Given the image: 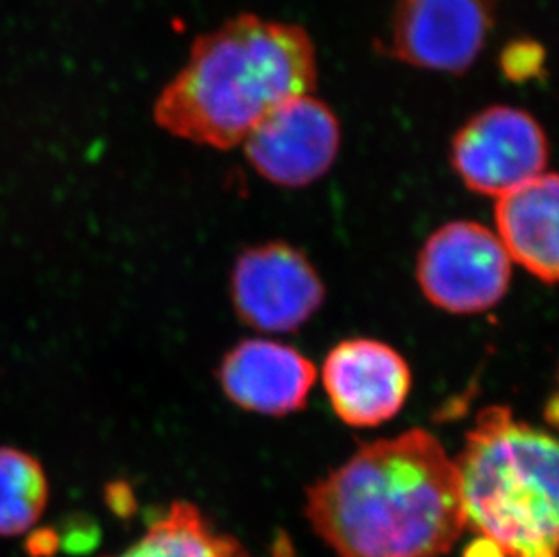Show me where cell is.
<instances>
[{
  "label": "cell",
  "mask_w": 559,
  "mask_h": 557,
  "mask_svg": "<svg viewBox=\"0 0 559 557\" xmlns=\"http://www.w3.org/2000/svg\"><path fill=\"white\" fill-rule=\"evenodd\" d=\"M305 514L338 557H440L465 531L454 460L424 429L360 447L311 485Z\"/></svg>",
  "instance_id": "obj_1"
},
{
  "label": "cell",
  "mask_w": 559,
  "mask_h": 557,
  "mask_svg": "<svg viewBox=\"0 0 559 557\" xmlns=\"http://www.w3.org/2000/svg\"><path fill=\"white\" fill-rule=\"evenodd\" d=\"M316 85V48L305 27L234 16L195 38L186 68L154 104V120L173 137L228 151L272 109Z\"/></svg>",
  "instance_id": "obj_2"
},
{
  "label": "cell",
  "mask_w": 559,
  "mask_h": 557,
  "mask_svg": "<svg viewBox=\"0 0 559 557\" xmlns=\"http://www.w3.org/2000/svg\"><path fill=\"white\" fill-rule=\"evenodd\" d=\"M465 529L506 557L558 554V443L549 432L487 407L454 458Z\"/></svg>",
  "instance_id": "obj_3"
},
{
  "label": "cell",
  "mask_w": 559,
  "mask_h": 557,
  "mask_svg": "<svg viewBox=\"0 0 559 557\" xmlns=\"http://www.w3.org/2000/svg\"><path fill=\"white\" fill-rule=\"evenodd\" d=\"M417 277L431 305L451 313H480L507 294L511 258L487 226L448 223L424 245Z\"/></svg>",
  "instance_id": "obj_4"
},
{
  "label": "cell",
  "mask_w": 559,
  "mask_h": 557,
  "mask_svg": "<svg viewBox=\"0 0 559 557\" xmlns=\"http://www.w3.org/2000/svg\"><path fill=\"white\" fill-rule=\"evenodd\" d=\"M495 26V0H399L388 57L413 68L462 74L478 60Z\"/></svg>",
  "instance_id": "obj_5"
},
{
  "label": "cell",
  "mask_w": 559,
  "mask_h": 557,
  "mask_svg": "<svg viewBox=\"0 0 559 557\" xmlns=\"http://www.w3.org/2000/svg\"><path fill=\"white\" fill-rule=\"evenodd\" d=\"M451 162L471 190L498 198L545 173L549 142L527 111L495 106L460 129Z\"/></svg>",
  "instance_id": "obj_6"
},
{
  "label": "cell",
  "mask_w": 559,
  "mask_h": 557,
  "mask_svg": "<svg viewBox=\"0 0 559 557\" xmlns=\"http://www.w3.org/2000/svg\"><path fill=\"white\" fill-rule=\"evenodd\" d=\"M243 143L247 158L263 178L296 189L332 168L341 147V127L332 109L310 93L272 109Z\"/></svg>",
  "instance_id": "obj_7"
},
{
  "label": "cell",
  "mask_w": 559,
  "mask_h": 557,
  "mask_svg": "<svg viewBox=\"0 0 559 557\" xmlns=\"http://www.w3.org/2000/svg\"><path fill=\"white\" fill-rule=\"evenodd\" d=\"M233 300L241 321L259 332H294L321 308L324 286L302 252L269 242L239 256Z\"/></svg>",
  "instance_id": "obj_8"
},
{
  "label": "cell",
  "mask_w": 559,
  "mask_h": 557,
  "mask_svg": "<svg viewBox=\"0 0 559 557\" xmlns=\"http://www.w3.org/2000/svg\"><path fill=\"white\" fill-rule=\"evenodd\" d=\"M322 382L344 424L377 427L406 404L412 371L401 353L384 342L352 339L328 353Z\"/></svg>",
  "instance_id": "obj_9"
},
{
  "label": "cell",
  "mask_w": 559,
  "mask_h": 557,
  "mask_svg": "<svg viewBox=\"0 0 559 557\" xmlns=\"http://www.w3.org/2000/svg\"><path fill=\"white\" fill-rule=\"evenodd\" d=\"M316 366L294 347L245 341L223 358L219 382L234 404L261 415L283 416L307 405Z\"/></svg>",
  "instance_id": "obj_10"
},
{
  "label": "cell",
  "mask_w": 559,
  "mask_h": 557,
  "mask_svg": "<svg viewBox=\"0 0 559 557\" xmlns=\"http://www.w3.org/2000/svg\"><path fill=\"white\" fill-rule=\"evenodd\" d=\"M498 239L511 261L542 283L558 278V178L539 174L498 195Z\"/></svg>",
  "instance_id": "obj_11"
},
{
  "label": "cell",
  "mask_w": 559,
  "mask_h": 557,
  "mask_svg": "<svg viewBox=\"0 0 559 557\" xmlns=\"http://www.w3.org/2000/svg\"><path fill=\"white\" fill-rule=\"evenodd\" d=\"M106 557H250L234 536L211 525L189 501H175L140 540Z\"/></svg>",
  "instance_id": "obj_12"
},
{
  "label": "cell",
  "mask_w": 559,
  "mask_h": 557,
  "mask_svg": "<svg viewBox=\"0 0 559 557\" xmlns=\"http://www.w3.org/2000/svg\"><path fill=\"white\" fill-rule=\"evenodd\" d=\"M49 500L48 474L29 452L0 447V536L15 537L37 525Z\"/></svg>",
  "instance_id": "obj_13"
},
{
  "label": "cell",
  "mask_w": 559,
  "mask_h": 557,
  "mask_svg": "<svg viewBox=\"0 0 559 557\" xmlns=\"http://www.w3.org/2000/svg\"><path fill=\"white\" fill-rule=\"evenodd\" d=\"M500 68L512 82H527L544 74L545 49L531 38H518L501 51Z\"/></svg>",
  "instance_id": "obj_14"
},
{
  "label": "cell",
  "mask_w": 559,
  "mask_h": 557,
  "mask_svg": "<svg viewBox=\"0 0 559 557\" xmlns=\"http://www.w3.org/2000/svg\"><path fill=\"white\" fill-rule=\"evenodd\" d=\"M465 557H506L495 543L487 542L484 537H478V542L471 543Z\"/></svg>",
  "instance_id": "obj_15"
},
{
  "label": "cell",
  "mask_w": 559,
  "mask_h": 557,
  "mask_svg": "<svg viewBox=\"0 0 559 557\" xmlns=\"http://www.w3.org/2000/svg\"><path fill=\"white\" fill-rule=\"evenodd\" d=\"M274 557H296L294 556V548L290 547V543L286 537H280L275 542Z\"/></svg>",
  "instance_id": "obj_16"
}]
</instances>
